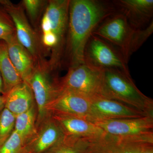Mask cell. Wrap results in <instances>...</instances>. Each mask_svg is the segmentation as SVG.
I'll use <instances>...</instances> for the list:
<instances>
[{
    "instance_id": "obj_1",
    "label": "cell",
    "mask_w": 153,
    "mask_h": 153,
    "mask_svg": "<svg viewBox=\"0 0 153 153\" xmlns=\"http://www.w3.org/2000/svg\"><path fill=\"white\" fill-rule=\"evenodd\" d=\"M113 3L97 0H70L63 63L69 67L84 63L85 46L96 28L116 13Z\"/></svg>"
},
{
    "instance_id": "obj_2",
    "label": "cell",
    "mask_w": 153,
    "mask_h": 153,
    "mask_svg": "<svg viewBox=\"0 0 153 153\" xmlns=\"http://www.w3.org/2000/svg\"><path fill=\"white\" fill-rule=\"evenodd\" d=\"M153 32V21L143 29H136L123 15L117 11L103 20L92 34L117 48L128 63L131 55L142 46Z\"/></svg>"
},
{
    "instance_id": "obj_3",
    "label": "cell",
    "mask_w": 153,
    "mask_h": 153,
    "mask_svg": "<svg viewBox=\"0 0 153 153\" xmlns=\"http://www.w3.org/2000/svg\"><path fill=\"white\" fill-rule=\"evenodd\" d=\"M153 116V100L138 88L130 74L116 69L102 71L100 95Z\"/></svg>"
},
{
    "instance_id": "obj_4",
    "label": "cell",
    "mask_w": 153,
    "mask_h": 153,
    "mask_svg": "<svg viewBox=\"0 0 153 153\" xmlns=\"http://www.w3.org/2000/svg\"><path fill=\"white\" fill-rule=\"evenodd\" d=\"M55 73L56 71L50 68L48 60L39 61L36 63L35 70L27 83L33 91L37 107V129L50 116L46 111V106L60 90V78Z\"/></svg>"
},
{
    "instance_id": "obj_5",
    "label": "cell",
    "mask_w": 153,
    "mask_h": 153,
    "mask_svg": "<svg viewBox=\"0 0 153 153\" xmlns=\"http://www.w3.org/2000/svg\"><path fill=\"white\" fill-rule=\"evenodd\" d=\"M84 63L99 70L116 69L130 74L123 55L112 44L92 34L85 46Z\"/></svg>"
},
{
    "instance_id": "obj_6",
    "label": "cell",
    "mask_w": 153,
    "mask_h": 153,
    "mask_svg": "<svg viewBox=\"0 0 153 153\" xmlns=\"http://www.w3.org/2000/svg\"><path fill=\"white\" fill-rule=\"evenodd\" d=\"M70 1V0L48 1L40 24V34L50 33L57 38V52L61 66L68 31Z\"/></svg>"
},
{
    "instance_id": "obj_7",
    "label": "cell",
    "mask_w": 153,
    "mask_h": 153,
    "mask_svg": "<svg viewBox=\"0 0 153 153\" xmlns=\"http://www.w3.org/2000/svg\"><path fill=\"white\" fill-rule=\"evenodd\" d=\"M102 71L85 64L69 67L67 74L59 78L60 89L74 91L89 99L100 95Z\"/></svg>"
},
{
    "instance_id": "obj_8",
    "label": "cell",
    "mask_w": 153,
    "mask_h": 153,
    "mask_svg": "<svg viewBox=\"0 0 153 153\" xmlns=\"http://www.w3.org/2000/svg\"><path fill=\"white\" fill-rule=\"evenodd\" d=\"M2 6L13 22L16 36L20 44L33 56L36 63L46 60L39 34L28 21L22 4H14L7 0Z\"/></svg>"
},
{
    "instance_id": "obj_9",
    "label": "cell",
    "mask_w": 153,
    "mask_h": 153,
    "mask_svg": "<svg viewBox=\"0 0 153 153\" xmlns=\"http://www.w3.org/2000/svg\"><path fill=\"white\" fill-rule=\"evenodd\" d=\"M153 143V135L119 137L105 134L94 139L84 153H140Z\"/></svg>"
},
{
    "instance_id": "obj_10",
    "label": "cell",
    "mask_w": 153,
    "mask_h": 153,
    "mask_svg": "<svg viewBox=\"0 0 153 153\" xmlns=\"http://www.w3.org/2000/svg\"><path fill=\"white\" fill-rule=\"evenodd\" d=\"M90 99L74 91L60 89L46 106L47 114L73 116L87 119L90 114Z\"/></svg>"
},
{
    "instance_id": "obj_11",
    "label": "cell",
    "mask_w": 153,
    "mask_h": 153,
    "mask_svg": "<svg viewBox=\"0 0 153 153\" xmlns=\"http://www.w3.org/2000/svg\"><path fill=\"white\" fill-rule=\"evenodd\" d=\"M93 123L105 133L115 136H139L153 134V116L137 118L99 120Z\"/></svg>"
},
{
    "instance_id": "obj_12",
    "label": "cell",
    "mask_w": 153,
    "mask_h": 153,
    "mask_svg": "<svg viewBox=\"0 0 153 153\" xmlns=\"http://www.w3.org/2000/svg\"><path fill=\"white\" fill-rule=\"evenodd\" d=\"M91 101L90 114L88 120L92 122L99 120L137 118L151 116L101 96L91 99Z\"/></svg>"
},
{
    "instance_id": "obj_13",
    "label": "cell",
    "mask_w": 153,
    "mask_h": 153,
    "mask_svg": "<svg viewBox=\"0 0 153 153\" xmlns=\"http://www.w3.org/2000/svg\"><path fill=\"white\" fill-rule=\"evenodd\" d=\"M112 3L135 29H143L153 21V0H115Z\"/></svg>"
},
{
    "instance_id": "obj_14",
    "label": "cell",
    "mask_w": 153,
    "mask_h": 153,
    "mask_svg": "<svg viewBox=\"0 0 153 153\" xmlns=\"http://www.w3.org/2000/svg\"><path fill=\"white\" fill-rule=\"evenodd\" d=\"M64 136L50 115L39 126L36 136L24 146L22 153H45Z\"/></svg>"
},
{
    "instance_id": "obj_15",
    "label": "cell",
    "mask_w": 153,
    "mask_h": 153,
    "mask_svg": "<svg viewBox=\"0 0 153 153\" xmlns=\"http://www.w3.org/2000/svg\"><path fill=\"white\" fill-rule=\"evenodd\" d=\"M50 115L65 136L96 138L106 134L98 126L85 118L65 115Z\"/></svg>"
},
{
    "instance_id": "obj_16",
    "label": "cell",
    "mask_w": 153,
    "mask_h": 153,
    "mask_svg": "<svg viewBox=\"0 0 153 153\" xmlns=\"http://www.w3.org/2000/svg\"><path fill=\"white\" fill-rule=\"evenodd\" d=\"M9 56L19 76L28 83L36 67V62L33 56L20 44L16 33L5 40Z\"/></svg>"
},
{
    "instance_id": "obj_17",
    "label": "cell",
    "mask_w": 153,
    "mask_h": 153,
    "mask_svg": "<svg viewBox=\"0 0 153 153\" xmlns=\"http://www.w3.org/2000/svg\"><path fill=\"white\" fill-rule=\"evenodd\" d=\"M4 96L5 108L16 116L27 111L36 105L33 91L25 82L14 86Z\"/></svg>"
},
{
    "instance_id": "obj_18",
    "label": "cell",
    "mask_w": 153,
    "mask_h": 153,
    "mask_svg": "<svg viewBox=\"0 0 153 153\" xmlns=\"http://www.w3.org/2000/svg\"><path fill=\"white\" fill-rule=\"evenodd\" d=\"M0 72L4 81V95L14 86L24 82L11 61L7 44L3 40H0Z\"/></svg>"
},
{
    "instance_id": "obj_19",
    "label": "cell",
    "mask_w": 153,
    "mask_h": 153,
    "mask_svg": "<svg viewBox=\"0 0 153 153\" xmlns=\"http://www.w3.org/2000/svg\"><path fill=\"white\" fill-rule=\"evenodd\" d=\"M37 107L36 105L27 111L16 116L14 131L21 137L24 146L32 140L37 134Z\"/></svg>"
},
{
    "instance_id": "obj_20",
    "label": "cell",
    "mask_w": 153,
    "mask_h": 153,
    "mask_svg": "<svg viewBox=\"0 0 153 153\" xmlns=\"http://www.w3.org/2000/svg\"><path fill=\"white\" fill-rule=\"evenodd\" d=\"M96 138L65 135L59 142L45 153H84L91 143Z\"/></svg>"
},
{
    "instance_id": "obj_21",
    "label": "cell",
    "mask_w": 153,
    "mask_h": 153,
    "mask_svg": "<svg viewBox=\"0 0 153 153\" xmlns=\"http://www.w3.org/2000/svg\"><path fill=\"white\" fill-rule=\"evenodd\" d=\"M16 116L4 108L0 112V146L11 136L15 130Z\"/></svg>"
},
{
    "instance_id": "obj_22",
    "label": "cell",
    "mask_w": 153,
    "mask_h": 153,
    "mask_svg": "<svg viewBox=\"0 0 153 153\" xmlns=\"http://www.w3.org/2000/svg\"><path fill=\"white\" fill-rule=\"evenodd\" d=\"M48 1L43 0H23L22 5L27 12L31 22L37 24L41 13L47 6Z\"/></svg>"
},
{
    "instance_id": "obj_23",
    "label": "cell",
    "mask_w": 153,
    "mask_h": 153,
    "mask_svg": "<svg viewBox=\"0 0 153 153\" xmlns=\"http://www.w3.org/2000/svg\"><path fill=\"white\" fill-rule=\"evenodd\" d=\"M16 33L13 22L1 5H0V40H5Z\"/></svg>"
},
{
    "instance_id": "obj_24",
    "label": "cell",
    "mask_w": 153,
    "mask_h": 153,
    "mask_svg": "<svg viewBox=\"0 0 153 153\" xmlns=\"http://www.w3.org/2000/svg\"><path fill=\"white\" fill-rule=\"evenodd\" d=\"M24 146L21 137L14 131L8 139L0 146V153H22Z\"/></svg>"
},
{
    "instance_id": "obj_25",
    "label": "cell",
    "mask_w": 153,
    "mask_h": 153,
    "mask_svg": "<svg viewBox=\"0 0 153 153\" xmlns=\"http://www.w3.org/2000/svg\"><path fill=\"white\" fill-rule=\"evenodd\" d=\"M140 153H153V143L144 147Z\"/></svg>"
},
{
    "instance_id": "obj_26",
    "label": "cell",
    "mask_w": 153,
    "mask_h": 153,
    "mask_svg": "<svg viewBox=\"0 0 153 153\" xmlns=\"http://www.w3.org/2000/svg\"><path fill=\"white\" fill-rule=\"evenodd\" d=\"M4 95V81L1 74L0 72V95Z\"/></svg>"
},
{
    "instance_id": "obj_27",
    "label": "cell",
    "mask_w": 153,
    "mask_h": 153,
    "mask_svg": "<svg viewBox=\"0 0 153 153\" xmlns=\"http://www.w3.org/2000/svg\"><path fill=\"white\" fill-rule=\"evenodd\" d=\"M5 96L0 95V112L5 108Z\"/></svg>"
},
{
    "instance_id": "obj_28",
    "label": "cell",
    "mask_w": 153,
    "mask_h": 153,
    "mask_svg": "<svg viewBox=\"0 0 153 153\" xmlns=\"http://www.w3.org/2000/svg\"><path fill=\"white\" fill-rule=\"evenodd\" d=\"M7 0H0V5H4L7 2Z\"/></svg>"
}]
</instances>
